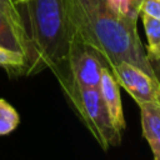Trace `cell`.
I'll return each instance as SVG.
<instances>
[{"label":"cell","mask_w":160,"mask_h":160,"mask_svg":"<svg viewBox=\"0 0 160 160\" xmlns=\"http://www.w3.org/2000/svg\"><path fill=\"white\" fill-rule=\"evenodd\" d=\"M72 35L89 46L108 70L130 62L154 76L136 22L110 11L104 0H65Z\"/></svg>","instance_id":"6da1fadb"},{"label":"cell","mask_w":160,"mask_h":160,"mask_svg":"<svg viewBox=\"0 0 160 160\" xmlns=\"http://www.w3.org/2000/svg\"><path fill=\"white\" fill-rule=\"evenodd\" d=\"M16 5L24 16L32 51L28 76L45 69L54 75L60 72L72 38L65 0H28Z\"/></svg>","instance_id":"7a4b0ae2"},{"label":"cell","mask_w":160,"mask_h":160,"mask_svg":"<svg viewBox=\"0 0 160 160\" xmlns=\"http://www.w3.org/2000/svg\"><path fill=\"white\" fill-rule=\"evenodd\" d=\"M59 84L69 105L100 148L106 151L111 146H118L121 142V132L111 124L99 89L81 88L69 81H59Z\"/></svg>","instance_id":"3957f363"},{"label":"cell","mask_w":160,"mask_h":160,"mask_svg":"<svg viewBox=\"0 0 160 160\" xmlns=\"http://www.w3.org/2000/svg\"><path fill=\"white\" fill-rule=\"evenodd\" d=\"M104 68L100 58L72 35L65 68L55 76L58 81H69L81 88L99 89Z\"/></svg>","instance_id":"277c9868"},{"label":"cell","mask_w":160,"mask_h":160,"mask_svg":"<svg viewBox=\"0 0 160 160\" xmlns=\"http://www.w3.org/2000/svg\"><path fill=\"white\" fill-rule=\"evenodd\" d=\"M0 46L25 56L28 76L32 60L31 44L24 16L12 0H0Z\"/></svg>","instance_id":"5b68a950"},{"label":"cell","mask_w":160,"mask_h":160,"mask_svg":"<svg viewBox=\"0 0 160 160\" xmlns=\"http://www.w3.org/2000/svg\"><path fill=\"white\" fill-rule=\"evenodd\" d=\"M118 85L121 86L139 105L148 101H158L160 95V81L140 68L121 61L109 70Z\"/></svg>","instance_id":"8992f818"},{"label":"cell","mask_w":160,"mask_h":160,"mask_svg":"<svg viewBox=\"0 0 160 160\" xmlns=\"http://www.w3.org/2000/svg\"><path fill=\"white\" fill-rule=\"evenodd\" d=\"M99 91L108 110L111 124L119 132H122V130H125V118L122 111L121 95L116 80L106 68H104L101 72Z\"/></svg>","instance_id":"52a82bcc"},{"label":"cell","mask_w":160,"mask_h":160,"mask_svg":"<svg viewBox=\"0 0 160 160\" xmlns=\"http://www.w3.org/2000/svg\"><path fill=\"white\" fill-rule=\"evenodd\" d=\"M142 136L148 141L154 160H160V102L148 101L139 104Z\"/></svg>","instance_id":"ba28073f"},{"label":"cell","mask_w":160,"mask_h":160,"mask_svg":"<svg viewBox=\"0 0 160 160\" xmlns=\"http://www.w3.org/2000/svg\"><path fill=\"white\" fill-rule=\"evenodd\" d=\"M146 35V56L149 61H155L160 59V20L140 14Z\"/></svg>","instance_id":"9c48e42d"},{"label":"cell","mask_w":160,"mask_h":160,"mask_svg":"<svg viewBox=\"0 0 160 160\" xmlns=\"http://www.w3.org/2000/svg\"><path fill=\"white\" fill-rule=\"evenodd\" d=\"M0 66L4 68L11 78H16L25 76L28 62L22 54L0 46Z\"/></svg>","instance_id":"30bf717a"},{"label":"cell","mask_w":160,"mask_h":160,"mask_svg":"<svg viewBox=\"0 0 160 160\" xmlns=\"http://www.w3.org/2000/svg\"><path fill=\"white\" fill-rule=\"evenodd\" d=\"M20 124V115L16 109L5 99L0 98V135L12 132Z\"/></svg>","instance_id":"8fae6325"},{"label":"cell","mask_w":160,"mask_h":160,"mask_svg":"<svg viewBox=\"0 0 160 160\" xmlns=\"http://www.w3.org/2000/svg\"><path fill=\"white\" fill-rule=\"evenodd\" d=\"M104 4L114 14L131 21H138L140 12L134 0H104Z\"/></svg>","instance_id":"7c38bea8"},{"label":"cell","mask_w":160,"mask_h":160,"mask_svg":"<svg viewBox=\"0 0 160 160\" xmlns=\"http://www.w3.org/2000/svg\"><path fill=\"white\" fill-rule=\"evenodd\" d=\"M139 12L160 20V0H141Z\"/></svg>","instance_id":"4fadbf2b"},{"label":"cell","mask_w":160,"mask_h":160,"mask_svg":"<svg viewBox=\"0 0 160 160\" xmlns=\"http://www.w3.org/2000/svg\"><path fill=\"white\" fill-rule=\"evenodd\" d=\"M150 64H151V68H152V71H154L155 78L160 81V59L159 60H155V61H150Z\"/></svg>","instance_id":"5bb4252c"},{"label":"cell","mask_w":160,"mask_h":160,"mask_svg":"<svg viewBox=\"0 0 160 160\" xmlns=\"http://www.w3.org/2000/svg\"><path fill=\"white\" fill-rule=\"evenodd\" d=\"M15 4H20V2H25V1H28V0H12Z\"/></svg>","instance_id":"9a60e30c"},{"label":"cell","mask_w":160,"mask_h":160,"mask_svg":"<svg viewBox=\"0 0 160 160\" xmlns=\"http://www.w3.org/2000/svg\"><path fill=\"white\" fill-rule=\"evenodd\" d=\"M134 2H135V5L139 8V6H140V2H141V0H134Z\"/></svg>","instance_id":"2e32d148"},{"label":"cell","mask_w":160,"mask_h":160,"mask_svg":"<svg viewBox=\"0 0 160 160\" xmlns=\"http://www.w3.org/2000/svg\"><path fill=\"white\" fill-rule=\"evenodd\" d=\"M158 102H160V95H159V98H158Z\"/></svg>","instance_id":"e0dca14e"}]
</instances>
